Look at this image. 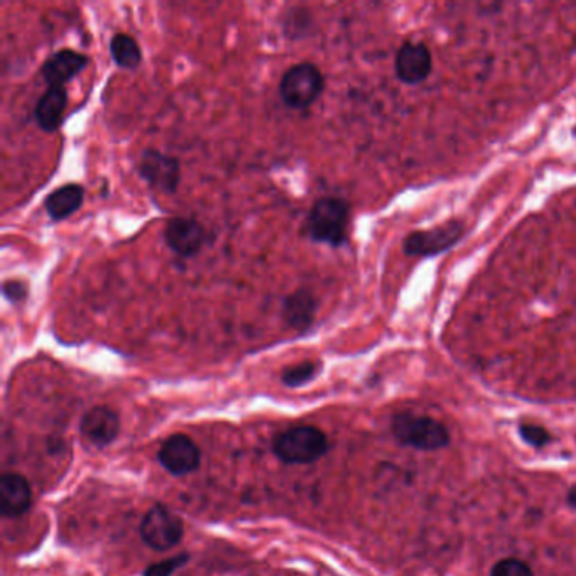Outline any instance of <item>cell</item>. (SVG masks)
I'll return each mask as SVG.
<instances>
[{
  "mask_svg": "<svg viewBox=\"0 0 576 576\" xmlns=\"http://www.w3.org/2000/svg\"><path fill=\"white\" fill-rule=\"evenodd\" d=\"M350 222L349 203L341 198H320L306 218V232L315 242L328 244L332 247H340L347 242Z\"/></svg>",
  "mask_w": 576,
  "mask_h": 576,
  "instance_id": "1",
  "label": "cell"
},
{
  "mask_svg": "<svg viewBox=\"0 0 576 576\" xmlns=\"http://www.w3.org/2000/svg\"><path fill=\"white\" fill-rule=\"evenodd\" d=\"M328 438L315 426H296L284 431L274 441V453L284 464L308 465L323 458Z\"/></svg>",
  "mask_w": 576,
  "mask_h": 576,
  "instance_id": "2",
  "label": "cell"
},
{
  "mask_svg": "<svg viewBox=\"0 0 576 576\" xmlns=\"http://www.w3.org/2000/svg\"><path fill=\"white\" fill-rule=\"evenodd\" d=\"M393 433L399 443L416 450H441L450 443V433L443 422L411 412L394 418Z\"/></svg>",
  "mask_w": 576,
  "mask_h": 576,
  "instance_id": "3",
  "label": "cell"
},
{
  "mask_svg": "<svg viewBox=\"0 0 576 576\" xmlns=\"http://www.w3.org/2000/svg\"><path fill=\"white\" fill-rule=\"evenodd\" d=\"M323 73L313 63H297L282 75L279 95L291 109H306L322 95Z\"/></svg>",
  "mask_w": 576,
  "mask_h": 576,
  "instance_id": "4",
  "label": "cell"
},
{
  "mask_svg": "<svg viewBox=\"0 0 576 576\" xmlns=\"http://www.w3.org/2000/svg\"><path fill=\"white\" fill-rule=\"evenodd\" d=\"M183 535V520L171 512L168 507H153L142 519V541L155 551H168L178 546Z\"/></svg>",
  "mask_w": 576,
  "mask_h": 576,
  "instance_id": "5",
  "label": "cell"
},
{
  "mask_svg": "<svg viewBox=\"0 0 576 576\" xmlns=\"http://www.w3.org/2000/svg\"><path fill=\"white\" fill-rule=\"evenodd\" d=\"M137 171L142 180L157 191L166 195L178 191L182 182V166L176 157L155 149H146L139 159Z\"/></svg>",
  "mask_w": 576,
  "mask_h": 576,
  "instance_id": "6",
  "label": "cell"
},
{
  "mask_svg": "<svg viewBox=\"0 0 576 576\" xmlns=\"http://www.w3.org/2000/svg\"><path fill=\"white\" fill-rule=\"evenodd\" d=\"M157 458L171 475L183 477L198 470L201 464V451L190 436L173 435L163 443Z\"/></svg>",
  "mask_w": 576,
  "mask_h": 576,
  "instance_id": "7",
  "label": "cell"
},
{
  "mask_svg": "<svg viewBox=\"0 0 576 576\" xmlns=\"http://www.w3.org/2000/svg\"><path fill=\"white\" fill-rule=\"evenodd\" d=\"M464 226L460 222H448L431 230L412 232L404 240V253L422 257L445 253L464 237Z\"/></svg>",
  "mask_w": 576,
  "mask_h": 576,
  "instance_id": "8",
  "label": "cell"
},
{
  "mask_svg": "<svg viewBox=\"0 0 576 576\" xmlns=\"http://www.w3.org/2000/svg\"><path fill=\"white\" fill-rule=\"evenodd\" d=\"M394 68H395L397 78L403 84H421L431 73L433 58H431V53L426 44L404 42L395 55Z\"/></svg>",
  "mask_w": 576,
  "mask_h": 576,
  "instance_id": "9",
  "label": "cell"
},
{
  "mask_svg": "<svg viewBox=\"0 0 576 576\" xmlns=\"http://www.w3.org/2000/svg\"><path fill=\"white\" fill-rule=\"evenodd\" d=\"M164 242L176 255L188 259L201 251L205 242V230L193 218L176 217L166 224Z\"/></svg>",
  "mask_w": 576,
  "mask_h": 576,
  "instance_id": "10",
  "label": "cell"
},
{
  "mask_svg": "<svg viewBox=\"0 0 576 576\" xmlns=\"http://www.w3.org/2000/svg\"><path fill=\"white\" fill-rule=\"evenodd\" d=\"M80 431L88 443L95 447H109L120 433V420L113 409L97 406L84 412Z\"/></svg>",
  "mask_w": 576,
  "mask_h": 576,
  "instance_id": "11",
  "label": "cell"
},
{
  "mask_svg": "<svg viewBox=\"0 0 576 576\" xmlns=\"http://www.w3.org/2000/svg\"><path fill=\"white\" fill-rule=\"evenodd\" d=\"M32 504V491L28 480L19 474H5L0 478V510L4 518H19Z\"/></svg>",
  "mask_w": 576,
  "mask_h": 576,
  "instance_id": "12",
  "label": "cell"
},
{
  "mask_svg": "<svg viewBox=\"0 0 576 576\" xmlns=\"http://www.w3.org/2000/svg\"><path fill=\"white\" fill-rule=\"evenodd\" d=\"M88 65V58L75 49H59L41 66L44 82L49 86H65Z\"/></svg>",
  "mask_w": 576,
  "mask_h": 576,
  "instance_id": "13",
  "label": "cell"
},
{
  "mask_svg": "<svg viewBox=\"0 0 576 576\" xmlns=\"http://www.w3.org/2000/svg\"><path fill=\"white\" fill-rule=\"evenodd\" d=\"M281 311L282 318L289 328L296 332H306L315 323L318 301L311 291L301 288L284 297Z\"/></svg>",
  "mask_w": 576,
  "mask_h": 576,
  "instance_id": "14",
  "label": "cell"
},
{
  "mask_svg": "<svg viewBox=\"0 0 576 576\" xmlns=\"http://www.w3.org/2000/svg\"><path fill=\"white\" fill-rule=\"evenodd\" d=\"M68 103V93L65 86H48V90L38 100L34 109V119L44 132H55L63 124L65 111Z\"/></svg>",
  "mask_w": 576,
  "mask_h": 576,
  "instance_id": "15",
  "label": "cell"
},
{
  "mask_svg": "<svg viewBox=\"0 0 576 576\" xmlns=\"http://www.w3.org/2000/svg\"><path fill=\"white\" fill-rule=\"evenodd\" d=\"M84 186L76 183L63 184L46 197L44 210L49 215L51 220L61 222L80 210L84 205Z\"/></svg>",
  "mask_w": 576,
  "mask_h": 576,
  "instance_id": "16",
  "label": "cell"
},
{
  "mask_svg": "<svg viewBox=\"0 0 576 576\" xmlns=\"http://www.w3.org/2000/svg\"><path fill=\"white\" fill-rule=\"evenodd\" d=\"M109 49L113 63L122 70H136L141 65V46L126 32L113 34L112 40L109 42Z\"/></svg>",
  "mask_w": 576,
  "mask_h": 576,
  "instance_id": "17",
  "label": "cell"
},
{
  "mask_svg": "<svg viewBox=\"0 0 576 576\" xmlns=\"http://www.w3.org/2000/svg\"><path fill=\"white\" fill-rule=\"evenodd\" d=\"M318 364L311 362V360H305L301 364L288 367L282 372V384L288 387H301L305 384H308L309 380L315 379L318 374Z\"/></svg>",
  "mask_w": 576,
  "mask_h": 576,
  "instance_id": "18",
  "label": "cell"
},
{
  "mask_svg": "<svg viewBox=\"0 0 576 576\" xmlns=\"http://www.w3.org/2000/svg\"><path fill=\"white\" fill-rule=\"evenodd\" d=\"M491 576H535L531 566L518 558H504L493 564Z\"/></svg>",
  "mask_w": 576,
  "mask_h": 576,
  "instance_id": "19",
  "label": "cell"
},
{
  "mask_svg": "<svg viewBox=\"0 0 576 576\" xmlns=\"http://www.w3.org/2000/svg\"><path fill=\"white\" fill-rule=\"evenodd\" d=\"M190 562L188 554H180L174 558H169L164 562L155 563L146 568L144 576H171L176 570H180L186 563Z\"/></svg>",
  "mask_w": 576,
  "mask_h": 576,
  "instance_id": "20",
  "label": "cell"
},
{
  "mask_svg": "<svg viewBox=\"0 0 576 576\" xmlns=\"http://www.w3.org/2000/svg\"><path fill=\"white\" fill-rule=\"evenodd\" d=\"M519 433L522 439L535 448H541V447L548 445V441L551 439L548 430H545L543 426H537V424H522Z\"/></svg>",
  "mask_w": 576,
  "mask_h": 576,
  "instance_id": "21",
  "label": "cell"
},
{
  "mask_svg": "<svg viewBox=\"0 0 576 576\" xmlns=\"http://www.w3.org/2000/svg\"><path fill=\"white\" fill-rule=\"evenodd\" d=\"M2 293L5 296V299H9L11 303H21L28 297L29 288L24 281L11 279V281L4 282Z\"/></svg>",
  "mask_w": 576,
  "mask_h": 576,
  "instance_id": "22",
  "label": "cell"
},
{
  "mask_svg": "<svg viewBox=\"0 0 576 576\" xmlns=\"http://www.w3.org/2000/svg\"><path fill=\"white\" fill-rule=\"evenodd\" d=\"M570 504L576 507V489L570 492Z\"/></svg>",
  "mask_w": 576,
  "mask_h": 576,
  "instance_id": "23",
  "label": "cell"
}]
</instances>
